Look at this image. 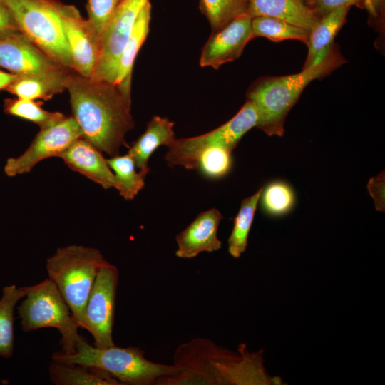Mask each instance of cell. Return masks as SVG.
I'll use <instances>...</instances> for the list:
<instances>
[{
    "instance_id": "9",
    "label": "cell",
    "mask_w": 385,
    "mask_h": 385,
    "mask_svg": "<svg viewBox=\"0 0 385 385\" xmlns=\"http://www.w3.org/2000/svg\"><path fill=\"white\" fill-rule=\"evenodd\" d=\"M0 66L19 76L46 81L62 91L66 89L73 71L48 56L22 33L0 39Z\"/></svg>"
},
{
    "instance_id": "12",
    "label": "cell",
    "mask_w": 385,
    "mask_h": 385,
    "mask_svg": "<svg viewBox=\"0 0 385 385\" xmlns=\"http://www.w3.org/2000/svg\"><path fill=\"white\" fill-rule=\"evenodd\" d=\"M149 0H123L101 38V53L93 78L114 83L119 59L142 9Z\"/></svg>"
},
{
    "instance_id": "1",
    "label": "cell",
    "mask_w": 385,
    "mask_h": 385,
    "mask_svg": "<svg viewBox=\"0 0 385 385\" xmlns=\"http://www.w3.org/2000/svg\"><path fill=\"white\" fill-rule=\"evenodd\" d=\"M73 116L83 138L110 157L128 146L126 134L134 128L129 103L113 83L73 71L67 81Z\"/></svg>"
},
{
    "instance_id": "22",
    "label": "cell",
    "mask_w": 385,
    "mask_h": 385,
    "mask_svg": "<svg viewBox=\"0 0 385 385\" xmlns=\"http://www.w3.org/2000/svg\"><path fill=\"white\" fill-rule=\"evenodd\" d=\"M23 287L15 284L3 288L0 298V356L9 358L14 352V314L18 302L24 297Z\"/></svg>"
},
{
    "instance_id": "14",
    "label": "cell",
    "mask_w": 385,
    "mask_h": 385,
    "mask_svg": "<svg viewBox=\"0 0 385 385\" xmlns=\"http://www.w3.org/2000/svg\"><path fill=\"white\" fill-rule=\"evenodd\" d=\"M252 38V18L247 14L235 18L212 33L202 48L200 66L217 69L222 65L236 60Z\"/></svg>"
},
{
    "instance_id": "26",
    "label": "cell",
    "mask_w": 385,
    "mask_h": 385,
    "mask_svg": "<svg viewBox=\"0 0 385 385\" xmlns=\"http://www.w3.org/2000/svg\"><path fill=\"white\" fill-rule=\"evenodd\" d=\"M249 0H200V9L215 32L247 13Z\"/></svg>"
},
{
    "instance_id": "6",
    "label": "cell",
    "mask_w": 385,
    "mask_h": 385,
    "mask_svg": "<svg viewBox=\"0 0 385 385\" xmlns=\"http://www.w3.org/2000/svg\"><path fill=\"white\" fill-rule=\"evenodd\" d=\"M25 299L18 307L21 329L31 332L45 327L56 328L61 335L63 351H75L80 327L55 283L49 278L31 286L23 287Z\"/></svg>"
},
{
    "instance_id": "24",
    "label": "cell",
    "mask_w": 385,
    "mask_h": 385,
    "mask_svg": "<svg viewBox=\"0 0 385 385\" xmlns=\"http://www.w3.org/2000/svg\"><path fill=\"white\" fill-rule=\"evenodd\" d=\"M119 185L118 192L125 200H133L144 188L145 177L137 171L133 158L128 154L117 155L107 159Z\"/></svg>"
},
{
    "instance_id": "33",
    "label": "cell",
    "mask_w": 385,
    "mask_h": 385,
    "mask_svg": "<svg viewBox=\"0 0 385 385\" xmlns=\"http://www.w3.org/2000/svg\"><path fill=\"white\" fill-rule=\"evenodd\" d=\"M21 33L9 9L0 0V39Z\"/></svg>"
},
{
    "instance_id": "13",
    "label": "cell",
    "mask_w": 385,
    "mask_h": 385,
    "mask_svg": "<svg viewBox=\"0 0 385 385\" xmlns=\"http://www.w3.org/2000/svg\"><path fill=\"white\" fill-rule=\"evenodd\" d=\"M58 14L71 53L73 71L91 77L100 57L101 38L74 6L60 1Z\"/></svg>"
},
{
    "instance_id": "34",
    "label": "cell",
    "mask_w": 385,
    "mask_h": 385,
    "mask_svg": "<svg viewBox=\"0 0 385 385\" xmlns=\"http://www.w3.org/2000/svg\"><path fill=\"white\" fill-rule=\"evenodd\" d=\"M385 0H365L364 9L368 11L370 18L376 24L381 26L384 19Z\"/></svg>"
},
{
    "instance_id": "36",
    "label": "cell",
    "mask_w": 385,
    "mask_h": 385,
    "mask_svg": "<svg viewBox=\"0 0 385 385\" xmlns=\"http://www.w3.org/2000/svg\"><path fill=\"white\" fill-rule=\"evenodd\" d=\"M19 76L13 73H7L0 70V90L6 88L18 78Z\"/></svg>"
},
{
    "instance_id": "7",
    "label": "cell",
    "mask_w": 385,
    "mask_h": 385,
    "mask_svg": "<svg viewBox=\"0 0 385 385\" xmlns=\"http://www.w3.org/2000/svg\"><path fill=\"white\" fill-rule=\"evenodd\" d=\"M1 1L24 36L55 61L73 70L71 53L58 14L59 1Z\"/></svg>"
},
{
    "instance_id": "29",
    "label": "cell",
    "mask_w": 385,
    "mask_h": 385,
    "mask_svg": "<svg viewBox=\"0 0 385 385\" xmlns=\"http://www.w3.org/2000/svg\"><path fill=\"white\" fill-rule=\"evenodd\" d=\"M6 89L19 98L45 101L63 91L46 81L27 76H19Z\"/></svg>"
},
{
    "instance_id": "4",
    "label": "cell",
    "mask_w": 385,
    "mask_h": 385,
    "mask_svg": "<svg viewBox=\"0 0 385 385\" xmlns=\"http://www.w3.org/2000/svg\"><path fill=\"white\" fill-rule=\"evenodd\" d=\"M52 361L101 369L122 384L130 385H155L159 378L173 371V364L156 363L146 359L139 347L123 348L114 344L98 348L89 344L82 337L77 342L74 352H56Z\"/></svg>"
},
{
    "instance_id": "3",
    "label": "cell",
    "mask_w": 385,
    "mask_h": 385,
    "mask_svg": "<svg viewBox=\"0 0 385 385\" xmlns=\"http://www.w3.org/2000/svg\"><path fill=\"white\" fill-rule=\"evenodd\" d=\"M346 62L334 44L322 61L302 68L299 73L259 78L247 92V100L252 103L257 112L256 126L270 136H282L286 117L306 86L312 81L330 74Z\"/></svg>"
},
{
    "instance_id": "5",
    "label": "cell",
    "mask_w": 385,
    "mask_h": 385,
    "mask_svg": "<svg viewBox=\"0 0 385 385\" xmlns=\"http://www.w3.org/2000/svg\"><path fill=\"white\" fill-rule=\"evenodd\" d=\"M107 262L98 249L79 245L60 247L46 260L48 278L58 287L80 327L98 272Z\"/></svg>"
},
{
    "instance_id": "32",
    "label": "cell",
    "mask_w": 385,
    "mask_h": 385,
    "mask_svg": "<svg viewBox=\"0 0 385 385\" xmlns=\"http://www.w3.org/2000/svg\"><path fill=\"white\" fill-rule=\"evenodd\" d=\"M365 0H314L312 8L319 17L342 7L356 6L364 9Z\"/></svg>"
},
{
    "instance_id": "2",
    "label": "cell",
    "mask_w": 385,
    "mask_h": 385,
    "mask_svg": "<svg viewBox=\"0 0 385 385\" xmlns=\"http://www.w3.org/2000/svg\"><path fill=\"white\" fill-rule=\"evenodd\" d=\"M173 371L155 385L267 384L260 353H250L244 344L238 352L211 339L195 337L180 344L173 355Z\"/></svg>"
},
{
    "instance_id": "25",
    "label": "cell",
    "mask_w": 385,
    "mask_h": 385,
    "mask_svg": "<svg viewBox=\"0 0 385 385\" xmlns=\"http://www.w3.org/2000/svg\"><path fill=\"white\" fill-rule=\"evenodd\" d=\"M253 38L265 37L279 42L287 39L299 40L307 43L309 33L304 29L287 21L267 16L252 19Z\"/></svg>"
},
{
    "instance_id": "18",
    "label": "cell",
    "mask_w": 385,
    "mask_h": 385,
    "mask_svg": "<svg viewBox=\"0 0 385 385\" xmlns=\"http://www.w3.org/2000/svg\"><path fill=\"white\" fill-rule=\"evenodd\" d=\"M174 123L165 117L153 116L143 133L128 147V153L135 161L138 171L145 178L150 172L148 161L160 146L169 147L176 139Z\"/></svg>"
},
{
    "instance_id": "8",
    "label": "cell",
    "mask_w": 385,
    "mask_h": 385,
    "mask_svg": "<svg viewBox=\"0 0 385 385\" xmlns=\"http://www.w3.org/2000/svg\"><path fill=\"white\" fill-rule=\"evenodd\" d=\"M257 120L255 108L247 100L235 115L215 130L195 137L176 138L168 147L165 157L168 165L196 170L200 155L207 149L220 147L232 153L243 135L256 126Z\"/></svg>"
},
{
    "instance_id": "15",
    "label": "cell",
    "mask_w": 385,
    "mask_h": 385,
    "mask_svg": "<svg viewBox=\"0 0 385 385\" xmlns=\"http://www.w3.org/2000/svg\"><path fill=\"white\" fill-rule=\"evenodd\" d=\"M222 218V214L216 208L200 212L187 227L176 235V256L182 259H190L202 252H212L220 250L222 242L217 237V230Z\"/></svg>"
},
{
    "instance_id": "27",
    "label": "cell",
    "mask_w": 385,
    "mask_h": 385,
    "mask_svg": "<svg viewBox=\"0 0 385 385\" xmlns=\"http://www.w3.org/2000/svg\"><path fill=\"white\" fill-rule=\"evenodd\" d=\"M41 105L42 102L17 98L8 100L4 110L10 115L33 122L41 129L55 123L65 116L60 112L48 111Z\"/></svg>"
},
{
    "instance_id": "20",
    "label": "cell",
    "mask_w": 385,
    "mask_h": 385,
    "mask_svg": "<svg viewBox=\"0 0 385 385\" xmlns=\"http://www.w3.org/2000/svg\"><path fill=\"white\" fill-rule=\"evenodd\" d=\"M351 7H342L320 17L309 34L305 68L322 61L334 46V39L346 21Z\"/></svg>"
},
{
    "instance_id": "35",
    "label": "cell",
    "mask_w": 385,
    "mask_h": 385,
    "mask_svg": "<svg viewBox=\"0 0 385 385\" xmlns=\"http://www.w3.org/2000/svg\"><path fill=\"white\" fill-rule=\"evenodd\" d=\"M384 176H381V175L376 178H371L369 183V190L370 194L374 193L372 197L374 199L376 207L379 210H383L382 209H384L381 204H384V201H382V197H384V195H382V192H384Z\"/></svg>"
},
{
    "instance_id": "16",
    "label": "cell",
    "mask_w": 385,
    "mask_h": 385,
    "mask_svg": "<svg viewBox=\"0 0 385 385\" xmlns=\"http://www.w3.org/2000/svg\"><path fill=\"white\" fill-rule=\"evenodd\" d=\"M73 170L87 177L104 189L119 190L115 175L102 152L85 138L75 140L59 157Z\"/></svg>"
},
{
    "instance_id": "17",
    "label": "cell",
    "mask_w": 385,
    "mask_h": 385,
    "mask_svg": "<svg viewBox=\"0 0 385 385\" xmlns=\"http://www.w3.org/2000/svg\"><path fill=\"white\" fill-rule=\"evenodd\" d=\"M246 14L252 19H278L304 29L309 34L320 19L305 0H249Z\"/></svg>"
},
{
    "instance_id": "11",
    "label": "cell",
    "mask_w": 385,
    "mask_h": 385,
    "mask_svg": "<svg viewBox=\"0 0 385 385\" xmlns=\"http://www.w3.org/2000/svg\"><path fill=\"white\" fill-rule=\"evenodd\" d=\"M83 132L75 118L64 116L55 123L41 129L29 148L19 156L8 158L4 170L9 177L29 173L39 162L60 155Z\"/></svg>"
},
{
    "instance_id": "31",
    "label": "cell",
    "mask_w": 385,
    "mask_h": 385,
    "mask_svg": "<svg viewBox=\"0 0 385 385\" xmlns=\"http://www.w3.org/2000/svg\"><path fill=\"white\" fill-rule=\"evenodd\" d=\"M123 0H88V21L101 38L112 16Z\"/></svg>"
},
{
    "instance_id": "21",
    "label": "cell",
    "mask_w": 385,
    "mask_h": 385,
    "mask_svg": "<svg viewBox=\"0 0 385 385\" xmlns=\"http://www.w3.org/2000/svg\"><path fill=\"white\" fill-rule=\"evenodd\" d=\"M48 372L56 385H122L108 372L89 366L52 361Z\"/></svg>"
},
{
    "instance_id": "10",
    "label": "cell",
    "mask_w": 385,
    "mask_h": 385,
    "mask_svg": "<svg viewBox=\"0 0 385 385\" xmlns=\"http://www.w3.org/2000/svg\"><path fill=\"white\" fill-rule=\"evenodd\" d=\"M118 270L108 262L96 275L84 310L82 327L92 335L94 346L106 348L114 345L113 327Z\"/></svg>"
},
{
    "instance_id": "28",
    "label": "cell",
    "mask_w": 385,
    "mask_h": 385,
    "mask_svg": "<svg viewBox=\"0 0 385 385\" xmlns=\"http://www.w3.org/2000/svg\"><path fill=\"white\" fill-rule=\"evenodd\" d=\"M261 204L265 212L270 215L279 216L287 213L294 202L292 189L287 183L275 181L262 190Z\"/></svg>"
},
{
    "instance_id": "19",
    "label": "cell",
    "mask_w": 385,
    "mask_h": 385,
    "mask_svg": "<svg viewBox=\"0 0 385 385\" xmlns=\"http://www.w3.org/2000/svg\"><path fill=\"white\" fill-rule=\"evenodd\" d=\"M151 17V4L142 9L119 59L115 84L125 99L131 103L130 84L133 64L137 54L147 38Z\"/></svg>"
},
{
    "instance_id": "23",
    "label": "cell",
    "mask_w": 385,
    "mask_h": 385,
    "mask_svg": "<svg viewBox=\"0 0 385 385\" xmlns=\"http://www.w3.org/2000/svg\"><path fill=\"white\" fill-rule=\"evenodd\" d=\"M262 190L260 188L252 196L242 200L234 219L233 227L227 240L228 252L234 258H239L246 250L248 235Z\"/></svg>"
},
{
    "instance_id": "30",
    "label": "cell",
    "mask_w": 385,
    "mask_h": 385,
    "mask_svg": "<svg viewBox=\"0 0 385 385\" xmlns=\"http://www.w3.org/2000/svg\"><path fill=\"white\" fill-rule=\"evenodd\" d=\"M231 167V152L215 147L202 152L199 157L196 169L208 178L217 179L226 175Z\"/></svg>"
},
{
    "instance_id": "37",
    "label": "cell",
    "mask_w": 385,
    "mask_h": 385,
    "mask_svg": "<svg viewBox=\"0 0 385 385\" xmlns=\"http://www.w3.org/2000/svg\"><path fill=\"white\" fill-rule=\"evenodd\" d=\"M314 1V0H305L306 3L311 7H312V5Z\"/></svg>"
}]
</instances>
